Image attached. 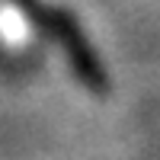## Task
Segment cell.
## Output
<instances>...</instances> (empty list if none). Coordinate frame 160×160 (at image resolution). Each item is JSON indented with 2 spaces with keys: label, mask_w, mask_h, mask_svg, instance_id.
Instances as JSON below:
<instances>
[{
  "label": "cell",
  "mask_w": 160,
  "mask_h": 160,
  "mask_svg": "<svg viewBox=\"0 0 160 160\" xmlns=\"http://www.w3.org/2000/svg\"><path fill=\"white\" fill-rule=\"evenodd\" d=\"M22 3H26V13H29L42 29H48V32L61 42L64 55H68L71 68H74V74L83 80L96 96L109 93V77H106L99 58L93 55V48L87 45L83 32L77 29V22L68 16V13H64V10H55V7H45V3H38V0H22Z\"/></svg>",
  "instance_id": "cell-1"
}]
</instances>
